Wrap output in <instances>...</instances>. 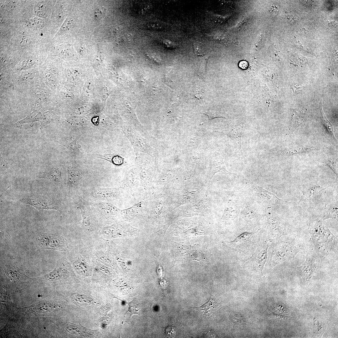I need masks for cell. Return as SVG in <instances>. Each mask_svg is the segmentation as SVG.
<instances>
[{"label":"cell","instance_id":"8d00e7d4","mask_svg":"<svg viewBox=\"0 0 338 338\" xmlns=\"http://www.w3.org/2000/svg\"><path fill=\"white\" fill-rule=\"evenodd\" d=\"M128 305L129 308L128 311L130 312L131 315L134 314H140L141 310L139 305L137 301L133 300L129 303Z\"/></svg>","mask_w":338,"mask_h":338},{"label":"cell","instance_id":"e0dca14e","mask_svg":"<svg viewBox=\"0 0 338 338\" xmlns=\"http://www.w3.org/2000/svg\"><path fill=\"white\" fill-rule=\"evenodd\" d=\"M45 278L50 281H56L69 279H75V275L72 271L70 264L61 259L57 261L54 270L46 275Z\"/></svg>","mask_w":338,"mask_h":338},{"label":"cell","instance_id":"ac0fdd59","mask_svg":"<svg viewBox=\"0 0 338 338\" xmlns=\"http://www.w3.org/2000/svg\"><path fill=\"white\" fill-rule=\"evenodd\" d=\"M122 190L120 187L105 188L96 187L90 193L91 198L96 201L110 202L120 199L122 197Z\"/></svg>","mask_w":338,"mask_h":338},{"label":"cell","instance_id":"83f0119b","mask_svg":"<svg viewBox=\"0 0 338 338\" xmlns=\"http://www.w3.org/2000/svg\"><path fill=\"white\" fill-rule=\"evenodd\" d=\"M57 118V115L52 111L48 110L41 112L39 121L40 122V129H42L43 127L56 120Z\"/></svg>","mask_w":338,"mask_h":338},{"label":"cell","instance_id":"5bb4252c","mask_svg":"<svg viewBox=\"0 0 338 338\" xmlns=\"http://www.w3.org/2000/svg\"><path fill=\"white\" fill-rule=\"evenodd\" d=\"M20 201L26 205L35 208L39 211L44 210H54L62 213V208L57 201L43 196L31 195L23 197Z\"/></svg>","mask_w":338,"mask_h":338},{"label":"cell","instance_id":"d6986e66","mask_svg":"<svg viewBox=\"0 0 338 338\" xmlns=\"http://www.w3.org/2000/svg\"><path fill=\"white\" fill-rule=\"evenodd\" d=\"M243 123L237 122L221 128H215V131L224 134L229 137L235 143L236 146L242 155L241 137Z\"/></svg>","mask_w":338,"mask_h":338},{"label":"cell","instance_id":"52a82bcc","mask_svg":"<svg viewBox=\"0 0 338 338\" xmlns=\"http://www.w3.org/2000/svg\"><path fill=\"white\" fill-rule=\"evenodd\" d=\"M270 246L271 253L269 266L271 267L294 259L297 254L303 249L299 244L294 241L291 243L271 242Z\"/></svg>","mask_w":338,"mask_h":338},{"label":"cell","instance_id":"8992f818","mask_svg":"<svg viewBox=\"0 0 338 338\" xmlns=\"http://www.w3.org/2000/svg\"><path fill=\"white\" fill-rule=\"evenodd\" d=\"M75 203L82 217V220L78 223L82 232L88 238L97 237L100 225L89 203L77 197Z\"/></svg>","mask_w":338,"mask_h":338},{"label":"cell","instance_id":"ab89813d","mask_svg":"<svg viewBox=\"0 0 338 338\" xmlns=\"http://www.w3.org/2000/svg\"><path fill=\"white\" fill-rule=\"evenodd\" d=\"M321 113L322 114L323 122L324 125L327 128L328 130L330 133H331V134L334 136L333 129L332 125L326 118L322 109V110Z\"/></svg>","mask_w":338,"mask_h":338},{"label":"cell","instance_id":"1f68e13d","mask_svg":"<svg viewBox=\"0 0 338 338\" xmlns=\"http://www.w3.org/2000/svg\"><path fill=\"white\" fill-rule=\"evenodd\" d=\"M35 63V61L33 59H25L19 63L17 69L21 71L29 69L33 66Z\"/></svg>","mask_w":338,"mask_h":338},{"label":"cell","instance_id":"d4e9b609","mask_svg":"<svg viewBox=\"0 0 338 338\" xmlns=\"http://www.w3.org/2000/svg\"><path fill=\"white\" fill-rule=\"evenodd\" d=\"M41 113V112L38 110H34L25 118L15 123L14 125L20 128L23 124H28L31 127H32L34 122L39 121Z\"/></svg>","mask_w":338,"mask_h":338},{"label":"cell","instance_id":"d590c367","mask_svg":"<svg viewBox=\"0 0 338 338\" xmlns=\"http://www.w3.org/2000/svg\"><path fill=\"white\" fill-rule=\"evenodd\" d=\"M303 121V119L297 115H294L290 123L289 127V132L293 133L296 128Z\"/></svg>","mask_w":338,"mask_h":338},{"label":"cell","instance_id":"5b68a950","mask_svg":"<svg viewBox=\"0 0 338 338\" xmlns=\"http://www.w3.org/2000/svg\"><path fill=\"white\" fill-rule=\"evenodd\" d=\"M219 193L225 204L222 221L233 227L237 226L238 217L246 192L239 191H223Z\"/></svg>","mask_w":338,"mask_h":338},{"label":"cell","instance_id":"8fae6325","mask_svg":"<svg viewBox=\"0 0 338 338\" xmlns=\"http://www.w3.org/2000/svg\"><path fill=\"white\" fill-rule=\"evenodd\" d=\"M260 230L259 229L255 232H244L228 243L235 250L239 253H252L255 252L259 245L258 243V235Z\"/></svg>","mask_w":338,"mask_h":338},{"label":"cell","instance_id":"f6af8a7d","mask_svg":"<svg viewBox=\"0 0 338 338\" xmlns=\"http://www.w3.org/2000/svg\"><path fill=\"white\" fill-rule=\"evenodd\" d=\"M204 114L208 116V119L211 120L215 118L223 117L221 115L217 113L215 111H212L205 113Z\"/></svg>","mask_w":338,"mask_h":338},{"label":"cell","instance_id":"3957f363","mask_svg":"<svg viewBox=\"0 0 338 338\" xmlns=\"http://www.w3.org/2000/svg\"><path fill=\"white\" fill-rule=\"evenodd\" d=\"M270 242H280L281 237L288 234L287 227L276 213L273 206L264 208L261 227Z\"/></svg>","mask_w":338,"mask_h":338},{"label":"cell","instance_id":"b9f144b4","mask_svg":"<svg viewBox=\"0 0 338 338\" xmlns=\"http://www.w3.org/2000/svg\"><path fill=\"white\" fill-rule=\"evenodd\" d=\"M106 13L105 8H99L95 11V16L96 18L98 20H100L104 18Z\"/></svg>","mask_w":338,"mask_h":338},{"label":"cell","instance_id":"603a6c76","mask_svg":"<svg viewBox=\"0 0 338 338\" xmlns=\"http://www.w3.org/2000/svg\"><path fill=\"white\" fill-rule=\"evenodd\" d=\"M37 178L46 179L59 185L63 183L61 169L58 166L51 167L46 169L37 176Z\"/></svg>","mask_w":338,"mask_h":338},{"label":"cell","instance_id":"74e56055","mask_svg":"<svg viewBox=\"0 0 338 338\" xmlns=\"http://www.w3.org/2000/svg\"><path fill=\"white\" fill-rule=\"evenodd\" d=\"M325 189L324 187H320L319 186L311 187L306 192L307 193H306V195H307L306 197H312L315 194H317L322 190Z\"/></svg>","mask_w":338,"mask_h":338},{"label":"cell","instance_id":"f1b7e54d","mask_svg":"<svg viewBox=\"0 0 338 338\" xmlns=\"http://www.w3.org/2000/svg\"><path fill=\"white\" fill-rule=\"evenodd\" d=\"M73 299L77 304L83 306L90 305L93 304V301L91 297L82 294L74 295Z\"/></svg>","mask_w":338,"mask_h":338},{"label":"cell","instance_id":"4fadbf2b","mask_svg":"<svg viewBox=\"0 0 338 338\" xmlns=\"http://www.w3.org/2000/svg\"><path fill=\"white\" fill-rule=\"evenodd\" d=\"M69 257L73 266L76 273L79 275L85 277L90 274L92 264L90 260V254L79 250H72L69 252Z\"/></svg>","mask_w":338,"mask_h":338},{"label":"cell","instance_id":"d6a6232c","mask_svg":"<svg viewBox=\"0 0 338 338\" xmlns=\"http://www.w3.org/2000/svg\"><path fill=\"white\" fill-rule=\"evenodd\" d=\"M26 24L29 27L40 29L43 28L44 26L43 21L37 18L28 20L26 22Z\"/></svg>","mask_w":338,"mask_h":338},{"label":"cell","instance_id":"7a4b0ae2","mask_svg":"<svg viewBox=\"0 0 338 338\" xmlns=\"http://www.w3.org/2000/svg\"><path fill=\"white\" fill-rule=\"evenodd\" d=\"M323 220L318 218L309 225L311 241L318 252L322 254L338 251V241L335 237L323 223Z\"/></svg>","mask_w":338,"mask_h":338},{"label":"cell","instance_id":"ba28073f","mask_svg":"<svg viewBox=\"0 0 338 338\" xmlns=\"http://www.w3.org/2000/svg\"><path fill=\"white\" fill-rule=\"evenodd\" d=\"M246 185L251 196L264 208L277 204L290 205L295 203L281 199L274 194L250 181H246Z\"/></svg>","mask_w":338,"mask_h":338},{"label":"cell","instance_id":"7c38bea8","mask_svg":"<svg viewBox=\"0 0 338 338\" xmlns=\"http://www.w3.org/2000/svg\"><path fill=\"white\" fill-rule=\"evenodd\" d=\"M37 248L59 251H66L68 248L67 242L63 236L45 233L38 234L36 238Z\"/></svg>","mask_w":338,"mask_h":338},{"label":"cell","instance_id":"e575fe53","mask_svg":"<svg viewBox=\"0 0 338 338\" xmlns=\"http://www.w3.org/2000/svg\"><path fill=\"white\" fill-rule=\"evenodd\" d=\"M316 149V148L314 147L306 146L302 147L296 149L285 151L284 152V154L286 155H291L295 154L310 151Z\"/></svg>","mask_w":338,"mask_h":338},{"label":"cell","instance_id":"277c9868","mask_svg":"<svg viewBox=\"0 0 338 338\" xmlns=\"http://www.w3.org/2000/svg\"><path fill=\"white\" fill-rule=\"evenodd\" d=\"M134 164L138 171L140 184L146 191L152 189L158 165L156 157L147 154L140 153L136 156Z\"/></svg>","mask_w":338,"mask_h":338},{"label":"cell","instance_id":"cb8c5ba5","mask_svg":"<svg viewBox=\"0 0 338 338\" xmlns=\"http://www.w3.org/2000/svg\"><path fill=\"white\" fill-rule=\"evenodd\" d=\"M224 155L221 152H216L213 155L211 161V174L213 176L215 173L226 169L223 162Z\"/></svg>","mask_w":338,"mask_h":338},{"label":"cell","instance_id":"7bdbcfd3","mask_svg":"<svg viewBox=\"0 0 338 338\" xmlns=\"http://www.w3.org/2000/svg\"><path fill=\"white\" fill-rule=\"evenodd\" d=\"M163 43L165 46L169 49H174L177 46L173 42L166 39L163 40Z\"/></svg>","mask_w":338,"mask_h":338},{"label":"cell","instance_id":"7402d4cb","mask_svg":"<svg viewBox=\"0 0 338 338\" xmlns=\"http://www.w3.org/2000/svg\"><path fill=\"white\" fill-rule=\"evenodd\" d=\"M120 214L121 218L127 221L145 217L146 214L143 201L142 200L128 208L120 210Z\"/></svg>","mask_w":338,"mask_h":338},{"label":"cell","instance_id":"ee69618b","mask_svg":"<svg viewBox=\"0 0 338 338\" xmlns=\"http://www.w3.org/2000/svg\"><path fill=\"white\" fill-rule=\"evenodd\" d=\"M226 39V36L223 33H218L214 36L215 40L220 43L225 42Z\"/></svg>","mask_w":338,"mask_h":338},{"label":"cell","instance_id":"f546056e","mask_svg":"<svg viewBox=\"0 0 338 338\" xmlns=\"http://www.w3.org/2000/svg\"><path fill=\"white\" fill-rule=\"evenodd\" d=\"M5 273L9 277L13 279H19L22 275V272L18 268L11 266L7 268Z\"/></svg>","mask_w":338,"mask_h":338},{"label":"cell","instance_id":"60d3db41","mask_svg":"<svg viewBox=\"0 0 338 338\" xmlns=\"http://www.w3.org/2000/svg\"><path fill=\"white\" fill-rule=\"evenodd\" d=\"M44 9L43 5L42 3L39 4L36 7L35 12L38 15L44 17L46 16V12Z\"/></svg>","mask_w":338,"mask_h":338},{"label":"cell","instance_id":"44dd1931","mask_svg":"<svg viewBox=\"0 0 338 338\" xmlns=\"http://www.w3.org/2000/svg\"><path fill=\"white\" fill-rule=\"evenodd\" d=\"M67 189L69 192L77 190L79 182L82 177L81 170L75 163L68 164Z\"/></svg>","mask_w":338,"mask_h":338},{"label":"cell","instance_id":"4dcf8cb0","mask_svg":"<svg viewBox=\"0 0 338 338\" xmlns=\"http://www.w3.org/2000/svg\"><path fill=\"white\" fill-rule=\"evenodd\" d=\"M331 218L338 220V205L335 204L332 205L329 209L327 213L321 218L324 220Z\"/></svg>","mask_w":338,"mask_h":338},{"label":"cell","instance_id":"484cf974","mask_svg":"<svg viewBox=\"0 0 338 338\" xmlns=\"http://www.w3.org/2000/svg\"><path fill=\"white\" fill-rule=\"evenodd\" d=\"M37 75L36 72L34 70H28L23 72L17 76L14 77L15 82L19 84L34 82V79H36Z\"/></svg>","mask_w":338,"mask_h":338},{"label":"cell","instance_id":"6da1fadb","mask_svg":"<svg viewBox=\"0 0 338 338\" xmlns=\"http://www.w3.org/2000/svg\"><path fill=\"white\" fill-rule=\"evenodd\" d=\"M264 208L246 192L239 215L237 226L240 230L254 232L261 227Z\"/></svg>","mask_w":338,"mask_h":338},{"label":"cell","instance_id":"f35d334b","mask_svg":"<svg viewBox=\"0 0 338 338\" xmlns=\"http://www.w3.org/2000/svg\"><path fill=\"white\" fill-rule=\"evenodd\" d=\"M0 157L1 171L3 172H9L11 169L10 163L3 159L1 154Z\"/></svg>","mask_w":338,"mask_h":338},{"label":"cell","instance_id":"836d02e7","mask_svg":"<svg viewBox=\"0 0 338 338\" xmlns=\"http://www.w3.org/2000/svg\"><path fill=\"white\" fill-rule=\"evenodd\" d=\"M193 48L194 53L197 56H203L206 53V47L201 43L195 42L193 44Z\"/></svg>","mask_w":338,"mask_h":338},{"label":"cell","instance_id":"4316f807","mask_svg":"<svg viewBox=\"0 0 338 338\" xmlns=\"http://www.w3.org/2000/svg\"><path fill=\"white\" fill-rule=\"evenodd\" d=\"M215 304L214 299L211 297L208 301L202 306L192 308L199 311L205 316H209L213 312Z\"/></svg>","mask_w":338,"mask_h":338},{"label":"cell","instance_id":"9a60e30c","mask_svg":"<svg viewBox=\"0 0 338 338\" xmlns=\"http://www.w3.org/2000/svg\"><path fill=\"white\" fill-rule=\"evenodd\" d=\"M269 245L267 242L259 245L252 256L245 261V264L263 276V271L267 259Z\"/></svg>","mask_w":338,"mask_h":338},{"label":"cell","instance_id":"9c48e42d","mask_svg":"<svg viewBox=\"0 0 338 338\" xmlns=\"http://www.w3.org/2000/svg\"><path fill=\"white\" fill-rule=\"evenodd\" d=\"M89 204L100 226L118 221L121 218L120 210L109 202L96 201Z\"/></svg>","mask_w":338,"mask_h":338},{"label":"cell","instance_id":"2e32d148","mask_svg":"<svg viewBox=\"0 0 338 338\" xmlns=\"http://www.w3.org/2000/svg\"><path fill=\"white\" fill-rule=\"evenodd\" d=\"M120 187L135 197L140 184L137 168L134 164L126 169L123 179L119 182Z\"/></svg>","mask_w":338,"mask_h":338},{"label":"cell","instance_id":"bcb514c9","mask_svg":"<svg viewBox=\"0 0 338 338\" xmlns=\"http://www.w3.org/2000/svg\"><path fill=\"white\" fill-rule=\"evenodd\" d=\"M248 65V62L245 60H243L239 63V66L242 69H247Z\"/></svg>","mask_w":338,"mask_h":338},{"label":"cell","instance_id":"ffe728a7","mask_svg":"<svg viewBox=\"0 0 338 338\" xmlns=\"http://www.w3.org/2000/svg\"><path fill=\"white\" fill-rule=\"evenodd\" d=\"M316 255L310 253L307 255L306 260L300 266L292 267L301 275L304 280H308L312 277L317 267Z\"/></svg>","mask_w":338,"mask_h":338},{"label":"cell","instance_id":"30bf717a","mask_svg":"<svg viewBox=\"0 0 338 338\" xmlns=\"http://www.w3.org/2000/svg\"><path fill=\"white\" fill-rule=\"evenodd\" d=\"M122 131L133 148L135 156L142 153L156 157V152L150 145L147 139L143 137L131 125L124 126Z\"/></svg>","mask_w":338,"mask_h":338}]
</instances>
